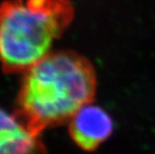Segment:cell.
I'll use <instances>...</instances> for the list:
<instances>
[{
  "label": "cell",
  "instance_id": "7a4b0ae2",
  "mask_svg": "<svg viewBox=\"0 0 155 154\" xmlns=\"http://www.w3.org/2000/svg\"><path fill=\"white\" fill-rule=\"evenodd\" d=\"M74 18L70 0H4L0 4V63L24 73L51 52Z\"/></svg>",
  "mask_w": 155,
  "mask_h": 154
},
{
  "label": "cell",
  "instance_id": "277c9868",
  "mask_svg": "<svg viewBox=\"0 0 155 154\" xmlns=\"http://www.w3.org/2000/svg\"><path fill=\"white\" fill-rule=\"evenodd\" d=\"M0 154H48L39 136L0 108Z\"/></svg>",
  "mask_w": 155,
  "mask_h": 154
},
{
  "label": "cell",
  "instance_id": "3957f363",
  "mask_svg": "<svg viewBox=\"0 0 155 154\" xmlns=\"http://www.w3.org/2000/svg\"><path fill=\"white\" fill-rule=\"evenodd\" d=\"M69 133L83 150L94 151L110 136L114 122L107 111L91 103L82 107L70 120Z\"/></svg>",
  "mask_w": 155,
  "mask_h": 154
},
{
  "label": "cell",
  "instance_id": "6da1fadb",
  "mask_svg": "<svg viewBox=\"0 0 155 154\" xmlns=\"http://www.w3.org/2000/svg\"><path fill=\"white\" fill-rule=\"evenodd\" d=\"M88 59L72 50L51 51L24 72L15 114L33 134L67 122L96 96Z\"/></svg>",
  "mask_w": 155,
  "mask_h": 154
}]
</instances>
